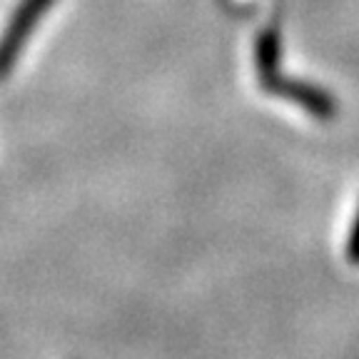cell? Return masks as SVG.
I'll use <instances>...</instances> for the list:
<instances>
[{"label": "cell", "mask_w": 359, "mask_h": 359, "mask_svg": "<svg viewBox=\"0 0 359 359\" xmlns=\"http://www.w3.org/2000/svg\"><path fill=\"white\" fill-rule=\"evenodd\" d=\"M53 0H20V6L13 13L8 28L0 35V83L11 75L20 57L22 48L28 45L30 33L40 22V18L50 11Z\"/></svg>", "instance_id": "obj_1"}, {"label": "cell", "mask_w": 359, "mask_h": 359, "mask_svg": "<svg viewBox=\"0 0 359 359\" xmlns=\"http://www.w3.org/2000/svg\"><path fill=\"white\" fill-rule=\"evenodd\" d=\"M259 85H262V90L269 93V95H280V97H285V100L294 102V105L304 107L312 118L322 120V123L334 120L337 102L325 88H320V85L304 83V80H297V78H285L282 73H275V75H269V78L259 80Z\"/></svg>", "instance_id": "obj_2"}, {"label": "cell", "mask_w": 359, "mask_h": 359, "mask_svg": "<svg viewBox=\"0 0 359 359\" xmlns=\"http://www.w3.org/2000/svg\"><path fill=\"white\" fill-rule=\"evenodd\" d=\"M282 60V35L277 28H264L257 33L255 40V67H257V78L264 80L269 75L280 73Z\"/></svg>", "instance_id": "obj_3"}, {"label": "cell", "mask_w": 359, "mask_h": 359, "mask_svg": "<svg viewBox=\"0 0 359 359\" xmlns=\"http://www.w3.org/2000/svg\"><path fill=\"white\" fill-rule=\"evenodd\" d=\"M347 259L352 264H359V210H357V217H354V222H352V230H349Z\"/></svg>", "instance_id": "obj_4"}]
</instances>
